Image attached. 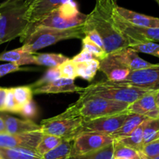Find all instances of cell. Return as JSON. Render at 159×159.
Instances as JSON below:
<instances>
[{
  "mask_svg": "<svg viewBox=\"0 0 159 159\" xmlns=\"http://www.w3.org/2000/svg\"><path fill=\"white\" fill-rule=\"evenodd\" d=\"M116 2L112 0H96L94 8L87 16L84 24L85 34L95 30L102 38L106 54L129 47L127 40L122 34L114 18Z\"/></svg>",
  "mask_w": 159,
  "mask_h": 159,
  "instance_id": "6da1fadb",
  "label": "cell"
},
{
  "mask_svg": "<svg viewBox=\"0 0 159 159\" xmlns=\"http://www.w3.org/2000/svg\"><path fill=\"white\" fill-rule=\"evenodd\" d=\"M29 7L25 0H7L0 5V45L25 34L30 25L26 17Z\"/></svg>",
  "mask_w": 159,
  "mask_h": 159,
  "instance_id": "7a4b0ae2",
  "label": "cell"
},
{
  "mask_svg": "<svg viewBox=\"0 0 159 159\" xmlns=\"http://www.w3.org/2000/svg\"><path fill=\"white\" fill-rule=\"evenodd\" d=\"M85 36L84 24L69 29L38 27L32 30L22 42L24 51L36 53L37 51L68 39H82Z\"/></svg>",
  "mask_w": 159,
  "mask_h": 159,
  "instance_id": "3957f363",
  "label": "cell"
},
{
  "mask_svg": "<svg viewBox=\"0 0 159 159\" xmlns=\"http://www.w3.org/2000/svg\"><path fill=\"white\" fill-rule=\"evenodd\" d=\"M154 91L110 80L97 82L84 88L80 97H102L131 104L142 96Z\"/></svg>",
  "mask_w": 159,
  "mask_h": 159,
  "instance_id": "277c9868",
  "label": "cell"
},
{
  "mask_svg": "<svg viewBox=\"0 0 159 159\" xmlns=\"http://www.w3.org/2000/svg\"><path fill=\"white\" fill-rule=\"evenodd\" d=\"M87 16L78 10L76 2L70 0L60 7L50 13L48 16L41 20L30 24L27 32L23 37L20 38L23 42L26 37L33 30L38 27H50L55 29H69L81 26L84 24Z\"/></svg>",
  "mask_w": 159,
  "mask_h": 159,
  "instance_id": "5b68a950",
  "label": "cell"
},
{
  "mask_svg": "<svg viewBox=\"0 0 159 159\" xmlns=\"http://www.w3.org/2000/svg\"><path fill=\"white\" fill-rule=\"evenodd\" d=\"M129 104L102 97H80L72 105L78 116L84 120L114 116L126 111Z\"/></svg>",
  "mask_w": 159,
  "mask_h": 159,
  "instance_id": "8992f818",
  "label": "cell"
},
{
  "mask_svg": "<svg viewBox=\"0 0 159 159\" xmlns=\"http://www.w3.org/2000/svg\"><path fill=\"white\" fill-rule=\"evenodd\" d=\"M84 119L80 116H73L66 110L64 112L41 121V130L44 134L56 136L66 141H73L80 134Z\"/></svg>",
  "mask_w": 159,
  "mask_h": 159,
  "instance_id": "52a82bcc",
  "label": "cell"
},
{
  "mask_svg": "<svg viewBox=\"0 0 159 159\" xmlns=\"http://www.w3.org/2000/svg\"><path fill=\"white\" fill-rule=\"evenodd\" d=\"M114 141L111 136L108 134L94 132L81 133L72 141L70 156L96 151L111 144Z\"/></svg>",
  "mask_w": 159,
  "mask_h": 159,
  "instance_id": "ba28073f",
  "label": "cell"
},
{
  "mask_svg": "<svg viewBox=\"0 0 159 159\" xmlns=\"http://www.w3.org/2000/svg\"><path fill=\"white\" fill-rule=\"evenodd\" d=\"M128 111L114 116H105L96 119L84 120L83 124L80 129V134L87 132L100 133L110 135L121 127L127 118Z\"/></svg>",
  "mask_w": 159,
  "mask_h": 159,
  "instance_id": "9c48e42d",
  "label": "cell"
},
{
  "mask_svg": "<svg viewBox=\"0 0 159 159\" xmlns=\"http://www.w3.org/2000/svg\"><path fill=\"white\" fill-rule=\"evenodd\" d=\"M119 82L143 89L158 91L159 63L154 64L148 68L132 71L124 80Z\"/></svg>",
  "mask_w": 159,
  "mask_h": 159,
  "instance_id": "30bf717a",
  "label": "cell"
},
{
  "mask_svg": "<svg viewBox=\"0 0 159 159\" xmlns=\"http://www.w3.org/2000/svg\"><path fill=\"white\" fill-rule=\"evenodd\" d=\"M42 130L22 134H0V148H25L36 150L43 137Z\"/></svg>",
  "mask_w": 159,
  "mask_h": 159,
  "instance_id": "8fae6325",
  "label": "cell"
},
{
  "mask_svg": "<svg viewBox=\"0 0 159 159\" xmlns=\"http://www.w3.org/2000/svg\"><path fill=\"white\" fill-rule=\"evenodd\" d=\"M99 70L105 73L107 80L113 82L123 81L132 72L112 53H109L100 60Z\"/></svg>",
  "mask_w": 159,
  "mask_h": 159,
  "instance_id": "7c38bea8",
  "label": "cell"
},
{
  "mask_svg": "<svg viewBox=\"0 0 159 159\" xmlns=\"http://www.w3.org/2000/svg\"><path fill=\"white\" fill-rule=\"evenodd\" d=\"M69 1L70 0H36L29 7L26 17L30 24H34Z\"/></svg>",
  "mask_w": 159,
  "mask_h": 159,
  "instance_id": "4fadbf2b",
  "label": "cell"
},
{
  "mask_svg": "<svg viewBox=\"0 0 159 159\" xmlns=\"http://www.w3.org/2000/svg\"><path fill=\"white\" fill-rule=\"evenodd\" d=\"M84 88L76 86L74 80L60 77L43 86L34 88L33 93L36 94H61V93H79L81 94Z\"/></svg>",
  "mask_w": 159,
  "mask_h": 159,
  "instance_id": "5bb4252c",
  "label": "cell"
},
{
  "mask_svg": "<svg viewBox=\"0 0 159 159\" xmlns=\"http://www.w3.org/2000/svg\"><path fill=\"white\" fill-rule=\"evenodd\" d=\"M126 110L129 113L142 115L150 119L159 118V109L155 102V91L148 93L129 104Z\"/></svg>",
  "mask_w": 159,
  "mask_h": 159,
  "instance_id": "9a60e30c",
  "label": "cell"
},
{
  "mask_svg": "<svg viewBox=\"0 0 159 159\" xmlns=\"http://www.w3.org/2000/svg\"><path fill=\"white\" fill-rule=\"evenodd\" d=\"M0 117L3 119L6 130L8 134H22L41 130L40 124H37L31 119H18L7 114L5 111H0Z\"/></svg>",
  "mask_w": 159,
  "mask_h": 159,
  "instance_id": "2e32d148",
  "label": "cell"
},
{
  "mask_svg": "<svg viewBox=\"0 0 159 159\" xmlns=\"http://www.w3.org/2000/svg\"><path fill=\"white\" fill-rule=\"evenodd\" d=\"M111 53L120 62H122L128 68L130 69L131 71L142 70V69L148 68L154 66V64L147 62L146 60L140 58L138 56V52H137L130 47L121 48Z\"/></svg>",
  "mask_w": 159,
  "mask_h": 159,
  "instance_id": "e0dca14e",
  "label": "cell"
},
{
  "mask_svg": "<svg viewBox=\"0 0 159 159\" xmlns=\"http://www.w3.org/2000/svg\"><path fill=\"white\" fill-rule=\"evenodd\" d=\"M116 10L120 16L134 25L143 27L159 28V18L141 14L133 10L119 7L118 5L116 6Z\"/></svg>",
  "mask_w": 159,
  "mask_h": 159,
  "instance_id": "ac0fdd59",
  "label": "cell"
},
{
  "mask_svg": "<svg viewBox=\"0 0 159 159\" xmlns=\"http://www.w3.org/2000/svg\"><path fill=\"white\" fill-rule=\"evenodd\" d=\"M148 119H150V118L142 116V115L136 114V113H129L127 118L121 127L110 134V136L114 140L123 138L132 133L137 126H140L143 122H144Z\"/></svg>",
  "mask_w": 159,
  "mask_h": 159,
  "instance_id": "d6986e66",
  "label": "cell"
},
{
  "mask_svg": "<svg viewBox=\"0 0 159 159\" xmlns=\"http://www.w3.org/2000/svg\"><path fill=\"white\" fill-rule=\"evenodd\" d=\"M35 55L36 53L25 52L21 48H19L1 53L0 61L12 62L20 66L24 65H31L35 64Z\"/></svg>",
  "mask_w": 159,
  "mask_h": 159,
  "instance_id": "ffe728a7",
  "label": "cell"
},
{
  "mask_svg": "<svg viewBox=\"0 0 159 159\" xmlns=\"http://www.w3.org/2000/svg\"><path fill=\"white\" fill-rule=\"evenodd\" d=\"M2 159H42L36 150L25 148H0Z\"/></svg>",
  "mask_w": 159,
  "mask_h": 159,
  "instance_id": "44dd1931",
  "label": "cell"
},
{
  "mask_svg": "<svg viewBox=\"0 0 159 159\" xmlns=\"http://www.w3.org/2000/svg\"><path fill=\"white\" fill-rule=\"evenodd\" d=\"M147 119V120H148ZM141 123L140 126H137L132 133L129 134L126 137H123L122 139L116 140V141L119 142V143H122L123 145L129 147V148H133L134 150H137L138 151H141L142 148H143V129H144L145 124H146V121Z\"/></svg>",
  "mask_w": 159,
  "mask_h": 159,
  "instance_id": "7402d4cb",
  "label": "cell"
},
{
  "mask_svg": "<svg viewBox=\"0 0 159 159\" xmlns=\"http://www.w3.org/2000/svg\"><path fill=\"white\" fill-rule=\"evenodd\" d=\"M100 61L98 59H91L85 62L76 63L77 77H81L87 81H91L99 70Z\"/></svg>",
  "mask_w": 159,
  "mask_h": 159,
  "instance_id": "603a6c76",
  "label": "cell"
},
{
  "mask_svg": "<svg viewBox=\"0 0 159 159\" xmlns=\"http://www.w3.org/2000/svg\"><path fill=\"white\" fill-rule=\"evenodd\" d=\"M69 58L58 53H41L35 55V64L50 68L58 67L68 60Z\"/></svg>",
  "mask_w": 159,
  "mask_h": 159,
  "instance_id": "cb8c5ba5",
  "label": "cell"
},
{
  "mask_svg": "<svg viewBox=\"0 0 159 159\" xmlns=\"http://www.w3.org/2000/svg\"><path fill=\"white\" fill-rule=\"evenodd\" d=\"M114 142L106 147L78 155L70 156L69 159H114Z\"/></svg>",
  "mask_w": 159,
  "mask_h": 159,
  "instance_id": "d4e9b609",
  "label": "cell"
},
{
  "mask_svg": "<svg viewBox=\"0 0 159 159\" xmlns=\"http://www.w3.org/2000/svg\"><path fill=\"white\" fill-rule=\"evenodd\" d=\"M63 141V139L59 137L50 135V134H43L42 140L37 147L36 151L41 156H43L46 153L59 147Z\"/></svg>",
  "mask_w": 159,
  "mask_h": 159,
  "instance_id": "484cf974",
  "label": "cell"
},
{
  "mask_svg": "<svg viewBox=\"0 0 159 159\" xmlns=\"http://www.w3.org/2000/svg\"><path fill=\"white\" fill-rule=\"evenodd\" d=\"M13 94H14L15 100L16 104L20 110L24 105L28 104L32 101V96H33V89L30 85L28 86H19L16 88H13Z\"/></svg>",
  "mask_w": 159,
  "mask_h": 159,
  "instance_id": "4316f807",
  "label": "cell"
},
{
  "mask_svg": "<svg viewBox=\"0 0 159 159\" xmlns=\"http://www.w3.org/2000/svg\"><path fill=\"white\" fill-rule=\"evenodd\" d=\"M157 138H159V118L148 119L143 129V146Z\"/></svg>",
  "mask_w": 159,
  "mask_h": 159,
  "instance_id": "83f0119b",
  "label": "cell"
},
{
  "mask_svg": "<svg viewBox=\"0 0 159 159\" xmlns=\"http://www.w3.org/2000/svg\"><path fill=\"white\" fill-rule=\"evenodd\" d=\"M72 141L64 140L59 147L42 156V159H69L71 152Z\"/></svg>",
  "mask_w": 159,
  "mask_h": 159,
  "instance_id": "f1b7e54d",
  "label": "cell"
},
{
  "mask_svg": "<svg viewBox=\"0 0 159 159\" xmlns=\"http://www.w3.org/2000/svg\"><path fill=\"white\" fill-rule=\"evenodd\" d=\"M82 49L85 51L89 52L90 53L94 55L96 59H98L99 61L102 60V59L107 56L105 49L99 47L98 45H96L95 43L91 41L88 37L84 36L82 38Z\"/></svg>",
  "mask_w": 159,
  "mask_h": 159,
  "instance_id": "f546056e",
  "label": "cell"
},
{
  "mask_svg": "<svg viewBox=\"0 0 159 159\" xmlns=\"http://www.w3.org/2000/svg\"><path fill=\"white\" fill-rule=\"evenodd\" d=\"M58 67H59L61 77L68 78L71 80H75L77 77L76 62H73L72 59H69Z\"/></svg>",
  "mask_w": 159,
  "mask_h": 159,
  "instance_id": "4dcf8cb0",
  "label": "cell"
},
{
  "mask_svg": "<svg viewBox=\"0 0 159 159\" xmlns=\"http://www.w3.org/2000/svg\"><path fill=\"white\" fill-rule=\"evenodd\" d=\"M114 157H127L132 159L138 155L140 152L126 145L122 144L116 140L114 141Z\"/></svg>",
  "mask_w": 159,
  "mask_h": 159,
  "instance_id": "1f68e13d",
  "label": "cell"
},
{
  "mask_svg": "<svg viewBox=\"0 0 159 159\" xmlns=\"http://www.w3.org/2000/svg\"><path fill=\"white\" fill-rule=\"evenodd\" d=\"M130 48L135 50L137 52L145 53V54L151 55V56L159 58V44L156 43V42H144V43L134 45Z\"/></svg>",
  "mask_w": 159,
  "mask_h": 159,
  "instance_id": "d6a6232c",
  "label": "cell"
},
{
  "mask_svg": "<svg viewBox=\"0 0 159 159\" xmlns=\"http://www.w3.org/2000/svg\"><path fill=\"white\" fill-rule=\"evenodd\" d=\"M60 77L61 76L60 73H59V67L51 68L45 73V74L42 78H40L38 81L34 82V84H30V86L31 87L32 89H34V88H38V87L50 83V82L53 81V80H55L56 79H59Z\"/></svg>",
  "mask_w": 159,
  "mask_h": 159,
  "instance_id": "836d02e7",
  "label": "cell"
},
{
  "mask_svg": "<svg viewBox=\"0 0 159 159\" xmlns=\"http://www.w3.org/2000/svg\"><path fill=\"white\" fill-rule=\"evenodd\" d=\"M3 111H9V112L20 113V108L15 100L14 94H13V88H8L7 97H6L5 104H4Z\"/></svg>",
  "mask_w": 159,
  "mask_h": 159,
  "instance_id": "e575fe53",
  "label": "cell"
},
{
  "mask_svg": "<svg viewBox=\"0 0 159 159\" xmlns=\"http://www.w3.org/2000/svg\"><path fill=\"white\" fill-rule=\"evenodd\" d=\"M141 152L148 159H152L159 155V138L145 144L142 148Z\"/></svg>",
  "mask_w": 159,
  "mask_h": 159,
  "instance_id": "d590c367",
  "label": "cell"
},
{
  "mask_svg": "<svg viewBox=\"0 0 159 159\" xmlns=\"http://www.w3.org/2000/svg\"><path fill=\"white\" fill-rule=\"evenodd\" d=\"M37 112H38V109H37L36 105L33 101H31L21 108L20 114L22 115L24 117L27 118V119H30L31 118H34Z\"/></svg>",
  "mask_w": 159,
  "mask_h": 159,
  "instance_id": "8d00e7d4",
  "label": "cell"
},
{
  "mask_svg": "<svg viewBox=\"0 0 159 159\" xmlns=\"http://www.w3.org/2000/svg\"><path fill=\"white\" fill-rule=\"evenodd\" d=\"M23 70H26L25 69L21 68L20 66L16 65V64L12 63V62L1 64L0 65V78L9 74V73H14V72L17 71H23Z\"/></svg>",
  "mask_w": 159,
  "mask_h": 159,
  "instance_id": "74e56055",
  "label": "cell"
},
{
  "mask_svg": "<svg viewBox=\"0 0 159 159\" xmlns=\"http://www.w3.org/2000/svg\"><path fill=\"white\" fill-rule=\"evenodd\" d=\"M96 59L95 56L93 54L90 53L89 52L85 51V50L82 49V51L77 54L76 56H75L72 59V60L75 62H85V61L91 60V59Z\"/></svg>",
  "mask_w": 159,
  "mask_h": 159,
  "instance_id": "f35d334b",
  "label": "cell"
},
{
  "mask_svg": "<svg viewBox=\"0 0 159 159\" xmlns=\"http://www.w3.org/2000/svg\"><path fill=\"white\" fill-rule=\"evenodd\" d=\"M85 36L88 37V38H89L91 41H92L94 43H95L96 45H98L99 47H101V48L104 49L103 41H102V37L99 35V34L95 30H91L88 31L85 34Z\"/></svg>",
  "mask_w": 159,
  "mask_h": 159,
  "instance_id": "ab89813d",
  "label": "cell"
},
{
  "mask_svg": "<svg viewBox=\"0 0 159 159\" xmlns=\"http://www.w3.org/2000/svg\"><path fill=\"white\" fill-rule=\"evenodd\" d=\"M7 91H8V88H0V111H3Z\"/></svg>",
  "mask_w": 159,
  "mask_h": 159,
  "instance_id": "60d3db41",
  "label": "cell"
},
{
  "mask_svg": "<svg viewBox=\"0 0 159 159\" xmlns=\"http://www.w3.org/2000/svg\"><path fill=\"white\" fill-rule=\"evenodd\" d=\"M2 133H7V130H6V126L3 119L0 117V134H2Z\"/></svg>",
  "mask_w": 159,
  "mask_h": 159,
  "instance_id": "b9f144b4",
  "label": "cell"
},
{
  "mask_svg": "<svg viewBox=\"0 0 159 159\" xmlns=\"http://www.w3.org/2000/svg\"><path fill=\"white\" fill-rule=\"evenodd\" d=\"M133 159H148V158L144 155V154H143V153L141 152V151H140V152L139 153L138 155L136 156V157H134Z\"/></svg>",
  "mask_w": 159,
  "mask_h": 159,
  "instance_id": "7bdbcfd3",
  "label": "cell"
},
{
  "mask_svg": "<svg viewBox=\"0 0 159 159\" xmlns=\"http://www.w3.org/2000/svg\"><path fill=\"white\" fill-rule=\"evenodd\" d=\"M155 102H156V105H157V107L159 109V90L158 91H155Z\"/></svg>",
  "mask_w": 159,
  "mask_h": 159,
  "instance_id": "ee69618b",
  "label": "cell"
},
{
  "mask_svg": "<svg viewBox=\"0 0 159 159\" xmlns=\"http://www.w3.org/2000/svg\"><path fill=\"white\" fill-rule=\"evenodd\" d=\"M25 1H27V2H28V3L30 4V6L32 3H33V2H34L36 0H25Z\"/></svg>",
  "mask_w": 159,
  "mask_h": 159,
  "instance_id": "f6af8a7d",
  "label": "cell"
},
{
  "mask_svg": "<svg viewBox=\"0 0 159 159\" xmlns=\"http://www.w3.org/2000/svg\"><path fill=\"white\" fill-rule=\"evenodd\" d=\"M114 159H131V158H127V157H114Z\"/></svg>",
  "mask_w": 159,
  "mask_h": 159,
  "instance_id": "bcb514c9",
  "label": "cell"
},
{
  "mask_svg": "<svg viewBox=\"0 0 159 159\" xmlns=\"http://www.w3.org/2000/svg\"><path fill=\"white\" fill-rule=\"evenodd\" d=\"M152 159H159V155L156 156V157H154V158H152Z\"/></svg>",
  "mask_w": 159,
  "mask_h": 159,
  "instance_id": "7dc6e473",
  "label": "cell"
},
{
  "mask_svg": "<svg viewBox=\"0 0 159 159\" xmlns=\"http://www.w3.org/2000/svg\"><path fill=\"white\" fill-rule=\"evenodd\" d=\"M154 1H155V2L157 3V5L159 6V0H154Z\"/></svg>",
  "mask_w": 159,
  "mask_h": 159,
  "instance_id": "c3c4849f",
  "label": "cell"
},
{
  "mask_svg": "<svg viewBox=\"0 0 159 159\" xmlns=\"http://www.w3.org/2000/svg\"><path fill=\"white\" fill-rule=\"evenodd\" d=\"M112 1H113V2H117V0H112Z\"/></svg>",
  "mask_w": 159,
  "mask_h": 159,
  "instance_id": "681fc988",
  "label": "cell"
},
{
  "mask_svg": "<svg viewBox=\"0 0 159 159\" xmlns=\"http://www.w3.org/2000/svg\"><path fill=\"white\" fill-rule=\"evenodd\" d=\"M0 159H2V157H1V154H0Z\"/></svg>",
  "mask_w": 159,
  "mask_h": 159,
  "instance_id": "f907efd6",
  "label": "cell"
}]
</instances>
